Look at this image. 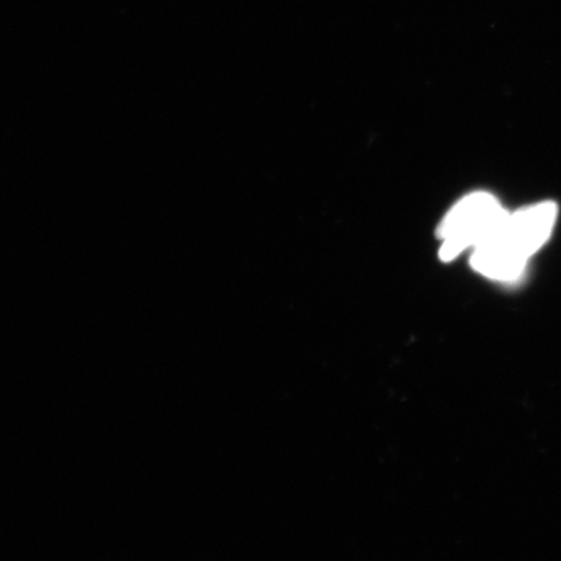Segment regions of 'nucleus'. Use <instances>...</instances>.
<instances>
[{
    "label": "nucleus",
    "mask_w": 561,
    "mask_h": 561,
    "mask_svg": "<svg viewBox=\"0 0 561 561\" xmlns=\"http://www.w3.org/2000/svg\"><path fill=\"white\" fill-rule=\"evenodd\" d=\"M495 196L477 192L465 196L448 210L437 229L442 240L439 257L451 262L466 250L489 240L508 217Z\"/></svg>",
    "instance_id": "1"
},
{
    "label": "nucleus",
    "mask_w": 561,
    "mask_h": 561,
    "mask_svg": "<svg viewBox=\"0 0 561 561\" xmlns=\"http://www.w3.org/2000/svg\"><path fill=\"white\" fill-rule=\"evenodd\" d=\"M557 219L556 203H537L508 214L503 226L488 241L497 243L508 255L528 264L529 259L550 240Z\"/></svg>",
    "instance_id": "2"
}]
</instances>
